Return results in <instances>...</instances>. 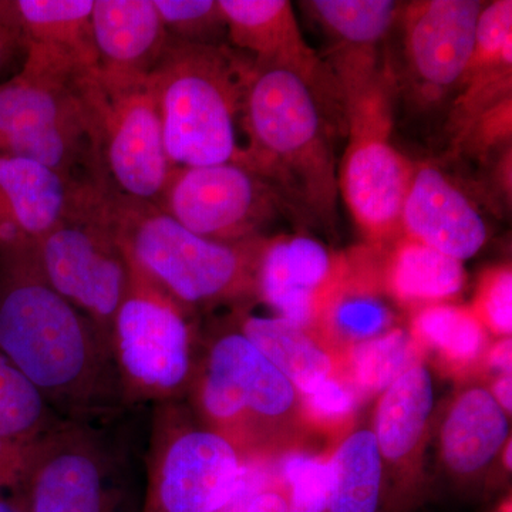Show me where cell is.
Here are the masks:
<instances>
[{
	"instance_id": "cell-38",
	"label": "cell",
	"mask_w": 512,
	"mask_h": 512,
	"mask_svg": "<svg viewBox=\"0 0 512 512\" xmlns=\"http://www.w3.org/2000/svg\"><path fill=\"white\" fill-rule=\"evenodd\" d=\"M239 512H288V501L281 494L265 491Z\"/></svg>"
},
{
	"instance_id": "cell-42",
	"label": "cell",
	"mask_w": 512,
	"mask_h": 512,
	"mask_svg": "<svg viewBox=\"0 0 512 512\" xmlns=\"http://www.w3.org/2000/svg\"><path fill=\"white\" fill-rule=\"evenodd\" d=\"M0 512H28L18 493L0 495Z\"/></svg>"
},
{
	"instance_id": "cell-27",
	"label": "cell",
	"mask_w": 512,
	"mask_h": 512,
	"mask_svg": "<svg viewBox=\"0 0 512 512\" xmlns=\"http://www.w3.org/2000/svg\"><path fill=\"white\" fill-rule=\"evenodd\" d=\"M59 421L39 390L0 353V439L35 440Z\"/></svg>"
},
{
	"instance_id": "cell-32",
	"label": "cell",
	"mask_w": 512,
	"mask_h": 512,
	"mask_svg": "<svg viewBox=\"0 0 512 512\" xmlns=\"http://www.w3.org/2000/svg\"><path fill=\"white\" fill-rule=\"evenodd\" d=\"M504 63H512L511 0H497L481 9L473 55L463 80Z\"/></svg>"
},
{
	"instance_id": "cell-34",
	"label": "cell",
	"mask_w": 512,
	"mask_h": 512,
	"mask_svg": "<svg viewBox=\"0 0 512 512\" xmlns=\"http://www.w3.org/2000/svg\"><path fill=\"white\" fill-rule=\"evenodd\" d=\"M477 312L491 329L501 335L512 330V275L511 269L491 272L481 284L477 298Z\"/></svg>"
},
{
	"instance_id": "cell-8",
	"label": "cell",
	"mask_w": 512,
	"mask_h": 512,
	"mask_svg": "<svg viewBox=\"0 0 512 512\" xmlns=\"http://www.w3.org/2000/svg\"><path fill=\"white\" fill-rule=\"evenodd\" d=\"M83 93L104 185L123 197L158 207L173 167L148 79L110 84L96 72L84 77Z\"/></svg>"
},
{
	"instance_id": "cell-43",
	"label": "cell",
	"mask_w": 512,
	"mask_h": 512,
	"mask_svg": "<svg viewBox=\"0 0 512 512\" xmlns=\"http://www.w3.org/2000/svg\"><path fill=\"white\" fill-rule=\"evenodd\" d=\"M511 443H508L507 450H505V464H507L508 467H511Z\"/></svg>"
},
{
	"instance_id": "cell-24",
	"label": "cell",
	"mask_w": 512,
	"mask_h": 512,
	"mask_svg": "<svg viewBox=\"0 0 512 512\" xmlns=\"http://www.w3.org/2000/svg\"><path fill=\"white\" fill-rule=\"evenodd\" d=\"M433 407V384L423 366H413L386 389L376 417L380 453L390 460L409 454L420 440Z\"/></svg>"
},
{
	"instance_id": "cell-2",
	"label": "cell",
	"mask_w": 512,
	"mask_h": 512,
	"mask_svg": "<svg viewBox=\"0 0 512 512\" xmlns=\"http://www.w3.org/2000/svg\"><path fill=\"white\" fill-rule=\"evenodd\" d=\"M328 97L298 73L252 67L242 106V165L282 204L322 224H335L339 180Z\"/></svg>"
},
{
	"instance_id": "cell-16",
	"label": "cell",
	"mask_w": 512,
	"mask_h": 512,
	"mask_svg": "<svg viewBox=\"0 0 512 512\" xmlns=\"http://www.w3.org/2000/svg\"><path fill=\"white\" fill-rule=\"evenodd\" d=\"M303 8L332 45V73L342 100L362 92L382 72L377 50L400 15L392 0H311Z\"/></svg>"
},
{
	"instance_id": "cell-10",
	"label": "cell",
	"mask_w": 512,
	"mask_h": 512,
	"mask_svg": "<svg viewBox=\"0 0 512 512\" xmlns=\"http://www.w3.org/2000/svg\"><path fill=\"white\" fill-rule=\"evenodd\" d=\"M103 190L93 188L36 247L50 286L110 340L114 316L130 286L131 266L101 210Z\"/></svg>"
},
{
	"instance_id": "cell-29",
	"label": "cell",
	"mask_w": 512,
	"mask_h": 512,
	"mask_svg": "<svg viewBox=\"0 0 512 512\" xmlns=\"http://www.w3.org/2000/svg\"><path fill=\"white\" fill-rule=\"evenodd\" d=\"M414 332L417 338L454 362H471L484 349L481 320L473 312L457 306H427L414 320Z\"/></svg>"
},
{
	"instance_id": "cell-12",
	"label": "cell",
	"mask_w": 512,
	"mask_h": 512,
	"mask_svg": "<svg viewBox=\"0 0 512 512\" xmlns=\"http://www.w3.org/2000/svg\"><path fill=\"white\" fill-rule=\"evenodd\" d=\"M276 192L238 163L175 167L160 205L188 231L222 244L254 241L281 207Z\"/></svg>"
},
{
	"instance_id": "cell-33",
	"label": "cell",
	"mask_w": 512,
	"mask_h": 512,
	"mask_svg": "<svg viewBox=\"0 0 512 512\" xmlns=\"http://www.w3.org/2000/svg\"><path fill=\"white\" fill-rule=\"evenodd\" d=\"M282 476L291 487L288 512H325L329 507V461L308 454H291L282 463Z\"/></svg>"
},
{
	"instance_id": "cell-4",
	"label": "cell",
	"mask_w": 512,
	"mask_h": 512,
	"mask_svg": "<svg viewBox=\"0 0 512 512\" xmlns=\"http://www.w3.org/2000/svg\"><path fill=\"white\" fill-rule=\"evenodd\" d=\"M251 59L227 45L168 40L148 76L171 167L242 164L238 140Z\"/></svg>"
},
{
	"instance_id": "cell-25",
	"label": "cell",
	"mask_w": 512,
	"mask_h": 512,
	"mask_svg": "<svg viewBox=\"0 0 512 512\" xmlns=\"http://www.w3.org/2000/svg\"><path fill=\"white\" fill-rule=\"evenodd\" d=\"M463 264L436 249L406 238L394 252L387 281L403 302H437L451 298L464 285Z\"/></svg>"
},
{
	"instance_id": "cell-19",
	"label": "cell",
	"mask_w": 512,
	"mask_h": 512,
	"mask_svg": "<svg viewBox=\"0 0 512 512\" xmlns=\"http://www.w3.org/2000/svg\"><path fill=\"white\" fill-rule=\"evenodd\" d=\"M94 187L67 180L29 158L0 153V235L39 242Z\"/></svg>"
},
{
	"instance_id": "cell-37",
	"label": "cell",
	"mask_w": 512,
	"mask_h": 512,
	"mask_svg": "<svg viewBox=\"0 0 512 512\" xmlns=\"http://www.w3.org/2000/svg\"><path fill=\"white\" fill-rule=\"evenodd\" d=\"M36 440L0 439V495L19 490Z\"/></svg>"
},
{
	"instance_id": "cell-22",
	"label": "cell",
	"mask_w": 512,
	"mask_h": 512,
	"mask_svg": "<svg viewBox=\"0 0 512 512\" xmlns=\"http://www.w3.org/2000/svg\"><path fill=\"white\" fill-rule=\"evenodd\" d=\"M507 436V416L493 394L470 390L457 400L444 424V458L457 473H474L498 453Z\"/></svg>"
},
{
	"instance_id": "cell-41",
	"label": "cell",
	"mask_w": 512,
	"mask_h": 512,
	"mask_svg": "<svg viewBox=\"0 0 512 512\" xmlns=\"http://www.w3.org/2000/svg\"><path fill=\"white\" fill-rule=\"evenodd\" d=\"M495 402L503 407L504 412H511L512 409V384L511 375H503L497 380L494 386Z\"/></svg>"
},
{
	"instance_id": "cell-7",
	"label": "cell",
	"mask_w": 512,
	"mask_h": 512,
	"mask_svg": "<svg viewBox=\"0 0 512 512\" xmlns=\"http://www.w3.org/2000/svg\"><path fill=\"white\" fill-rule=\"evenodd\" d=\"M392 96V76L383 69L343 104L349 144L339 168V192L357 227L375 242L402 231L403 204L416 171L390 140Z\"/></svg>"
},
{
	"instance_id": "cell-21",
	"label": "cell",
	"mask_w": 512,
	"mask_h": 512,
	"mask_svg": "<svg viewBox=\"0 0 512 512\" xmlns=\"http://www.w3.org/2000/svg\"><path fill=\"white\" fill-rule=\"evenodd\" d=\"M94 0H0V22L19 36L23 49H36L97 72L92 30Z\"/></svg>"
},
{
	"instance_id": "cell-1",
	"label": "cell",
	"mask_w": 512,
	"mask_h": 512,
	"mask_svg": "<svg viewBox=\"0 0 512 512\" xmlns=\"http://www.w3.org/2000/svg\"><path fill=\"white\" fill-rule=\"evenodd\" d=\"M0 353L60 420L130 410L110 340L47 282L36 242L0 235Z\"/></svg>"
},
{
	"instance_id": "cell-23",
	"label": "cell",
	"mask_w": 512,
	"mask_h": 512,
	"mask_svg": "<svg viewBox=\"0 0 512 512\" xmlns=\"http://www.w3.org/2000/svg\"><path fill=\"white\" fill-rule=\"evenodd\" d=\"M242 335L303 394L332 373V360L305 329L281 316L248 318Z\"/></svg>"
},
{
	"instance_id": "cell-20",
	"label": "cell",
	"mask_w": 512,
	"mask_h": 512,
	"mask_svg": "<svg viewBox=\"0 0 512 512\" xmlns=\"http://www.w3.org/2000/svg\"><path fill=\"white\" fill-rule=\"evenodd\" d=\"M338 276L332 255L309 237L275 239L259 258L258 285L281 318L306 329Z\"/></svg>"
},
{
	"instance_id": "cell-26",
	"label": "cell",
	"mask_w": 512,
	"mask_h": 512,
	"mask_svg": "<svg viewBox=\"0 0 512 512\" xmlns=\"http://www.w3.org/2000/svg\"><path fill=\"white\" fill-rule=\"evenodd\" d=\"M330 467V512H376L382 481V453L376 436L359 431L350 436Z\"/></svg>"
},
{
	"instance_id": "cell-13",
	"label": "cell",
	"mask_w": 512,
	"mask_h": 512,
	"mask_svg": "<svg viewBox=\"0 0 512 512\" xmlns=\"http://www.w3.org/2000/svg\"><path fill=\"white\" fill-rule=\"evenodd\" d=\"M293 400L292 383L242 333L224 336L212 346L200 403L235 450L249 443L254 420L282 416Z\"/></svg>"
},
{
	"instance_id": "cell-11",
	"label": "cell",
	"mask_w": 512,
	"mask_h": 512,
	"mask_svg": "<svg viewBox=\"0 0 512 512\" xmlns=\"http://www.w3.org/2000/svg\"><path fill=\"white\" fill-rule=\"evenodd\" d=\"M156 406L143 512H221L244 473L238 451L215 431L178 430L165 404Z\"/></svg>"
},
{
	"instance_id": "cell-30",
	"label": "cell",
	"mask_w": 512,
	"mask_h": 512,
	"mask_svg": "<svg viewBox=\"0 0 512 512\" xmlns=\"http://www.w3.org/2000/svg\"><path fill=\"white\" fill-rule=\"evenodd\" d=\"M416 345L404 330H392L365 342L357 343L350 353V372L363 392L387 389L414 365Z\"/></svg>"
},
{
	"instance_id": "cell-35",
	"label": "cell",
	"mask_w": 512,
	"mask_h": 512,
	"mask_svg": "<svg viewBox=\"0 0 512 512\" xmlns=\"http://www.w3.org/2000/svg\"><path fill=\"white\" fill-rule=\"evenodd\" d=\"M305 400L312 416L325 421L346 419L356 406L355 394L348 384L330 376L306 393Z\"/></svg>"
},
{
	"instance_id": "cell-39",
	"label": "cell",
	"mask_w": 512,
	"mask_h": 512,
	"mask_svg": "<svg viewBox=\"0 0 512 512\" xmlns=\"http://www.w3.org/2000/svg\"><path fill=\"white\" fill-rule=\"evenodd\" d=\"M19 49H23L19 36L0 22V70L6 67Z\"/></svg>"
},
{
	"instance_id": "cell-15",
	"label": "cell",
	"mask_w": 512,
	"mask_h": 512,
	"mask_svg": "<svg viewBox=\"0 0 512 512\" xmlns=\"http://www.w3.org/2000/svg\"><path fill=\"white\" fill-rule=\"evenodd\" d=\"M227 39L252 56L259 69L276 67L298 73L323 96L342 94L330 67L306 43L291 3L286 0H220Z\"/></svg>"
},
{
	"instance_id": "cell-31",
	"label": "cell",
	"mask_w": 512,
	"mask_h": 512,
	"mask_svg": "<svg viewBox=\"0 0 512 512\" xmlns=\"http://www.w3.org/2000/svg\"><path fill=\"white\" fill-rule=\"evenodd\" d=\"M171 39L194 45L221 46L227 22L220 0H153Z\"/></svg>"
},
{
	"instance_id": "cell-6",
	"label": "cell",
	"mask_w": 512,
	"mask_h": 512,
	"mask_svg": "<svg viewBox=\"0 0 512 512\" xmlns=\"http://www.w3.org/2000/svg\"><path fill=\"white\" fill-rule=\"evenodd\" d=\"M25 52L22 70L0 84V153L29 158L73 183L100 185L83 94L89 73L40 50Z\"/></svg>"
},
{
	"instance_id": "cell-17",
	"label": "cell",
	"mask_w": 512,
	"mask_h": 512,
	"mask_svg": "<svg viewBox=\"0 0 512 512\" xmlns=\"http://www.w3.org/2000/svg\"><path fill=\"white\" fill-rule=\"evenodd\" d=\"M406 238L463 262L484 247L487 225L466 194L431 165L416 168L404 200Z\"/></svg>"
},
{
	"instance_id": "cell-36",
	"label": "cell",
	"mask_w": 512,
	"mask_h": 512,
	"mask_svg": "<svg viewBox=\"0 0 512 512\" xmlns=\"http://www.w3.org/2000/svg\"><path fill=\"white\" fill-rule=\"evenodd\" d=\"M511 137V97L485 111L464 134L461 146L467 144L483 153ZM458 144V146H460Z\"/></svg>"
},
{
	"instance_id": "cell-14",
	"label": "cell",
	"mask_w": 512,
	"mask_h": 512,
	"mask_svg": "<svg viewBox=\"0 0 512 512\" xmlns=\"http://www.w3.org/2000/svg\"><path fill=\"white\" fill-rule=\"evenodd\" d=\"M483 6L477 0H427L406 9L407 62L427 96H440L463 80Z\"/></svg>"
},
{
	"instance_id": "cell-5",
	"label": "cell",
	"mask_w": 512,
	"mask_h": 512,
	"mask_svg": "<svg viewBox=\"0 0 512 512\" xmlns=\"http://www.w3.org/2000/svg\"><path fill=\"white\" fill-rule=\"evenodd\" d=\"M101 210L130 264L181 306L237 295L258 272V239L222 244L188 231L150 202L104 188Z\"/></svg>"
},
{
	"instance_id": "cell-28",
	"label": "cell",
	"mask_w": 512,
	"mask_h": 512,
	"mask_svg": "<svg viewBox=\"0 0 512 512\" xmlns=\"http://www.w3.org/2000/svg\"><path fill=\"white\" fill-rule=\"evenodd\" d=\"M338 279V276H336ZM333 282L318 312L339 338L365 342L383 335L392 323V313L382 299L366 286Z\"/></svg>"
},
{
	"instance_id": "cell-18",
	"label": "cell",
	"mask_w": 512,
	"mask_h": 512,
	"mask_svg": "<svg viewBox=\"0 0 512 512\" xmlns=\"http://www.w3.org/2000/svg\"><path fill=\"white\" fill-rule=\"evenodd\" d=\"M97 74L110 84L147 80L168 45L153 0H94Z\"/></svg>"
},
{
	"instance_id": "cell-9",
	"label": "cell",
	"mask_w": 512,
	"mask_h": 512,
	"mask_svg": "<svg viewBox=\"0 0 512 512\" xmlns=\"http://www.w3.org/2000/svg\"><path fill=\"white\" fill-rule=\"evenodd\" d=\"M130 266V286L111 326V349L130 406L167 403L190 379V326L184 306Z\"/></svg>"
},
{
	"instance_id": "cell-3",
	"label": "cell",
	"mask_w": 512,
	"mask_h": 512,
	"mask_svg": "<svg viewBox=\"0 0 512 512\" xmlns=\"http://www.w3.org/2000/svg\"><path fill=\"white\" fill-rule=\"evenodd\" d=\"M128 412L60 420L37 437L16 493L28 512H143L146 453Z\"/></svg>"
},
{
	"instance_id": "cell-40",
	"label": "cell",
	"mask_w": 512,
	"mask_h": 512,
	"mask_svg": "<svg viewBox=\"0 0 512 512\" xmlns=\"http://www.w3.org/2000/svg\"><path fill=\"white\" fill-rule=\"evenodd\" d=\"M511 339L501 340L490 353V365L503 375H511Z\"/></svg>"
}]
</instances>
